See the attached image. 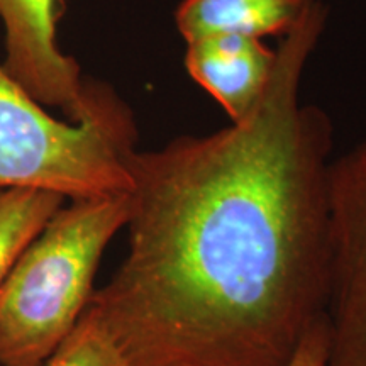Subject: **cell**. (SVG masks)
Instances as JSON below:
<instances>
[{"label": "cell", "mask_w": 366, "mask_h": 366, "mask_svg": "<svg viewBox=\"0 0 366 366\" xmlns=\"http://www.w3.org/2000/svg\"><path fill=\"white\" fill-rule=\"evenodd\" d=\"M137 143L131 109L97 86L80 122L59 121L0 66V189H38L68 200L131 192L126 159Z\"/></svg>", "instance_id": "3"}, {"label": "cell", "mask_w": 366, "mask_h": 366, "mask_svg": "<svg viewBox=\"0 0 366 366\" xmlns=\"http://www.w3.org/2000/svg\"><path fill=\"white\" fill-rule=\"evenodd\" d=\"M277 49L248 36L219 34L189 43V75L222 105L231 122L246 119L262 100L272 76Z\"/></svg>", "instance_id": "6"}, {"label": "cell", "mask_w": 366, "mask_h": 366, "mask_svg": "<svg viewBox=\"0 0 366 366\" xmlns=\"http://www.w3.org/2000/svg\"><path fill=\"white\" fill-rule=\"evenodd\" d=\"M326 366H366V139L332 158Z\"/></svg>", "instance_id": "4"}, {"label": "cell", "mask_w": 366, "mask_h": 366, "mask_svg": "<svg viewBox=\"0 0 366 366\" xmlns=\"http://www.w3.org/2000/svg\"><path fill=\"white\" fill-rule=\"evenodd\" d=\"M0 283V366H43L94 295L99 264L129 219V194L70 200Z\"/></svg>", "instance_id": "2"}, {"label": "cell", "mask_w": 366, "mask_h": 366, "mask_svg": "<svg viewBox=\"0 0 366 366\" xmlns=\"http://www.w3.org/2000/svg\"><path fill=\"white\" fill-rule=\"evenodd\" d=\"M309 0L248 117L134 149L129 249L89 304L131 366H285L326 315L331 117L300 102Z\"/></svg>", "instance_id": "1"}, {"label": "cell", "mask_w": 366, "mask_h": 366, "mask_svg": "<svg viewBox=\"0 0 366 366\" xmlns=\"http://www.w3.org/2000/svg\"><path fill=\"white\" fill-rule=\"evenodd\" d=\"M65 200L48 190L0 189V283Z\"/></svg>", "instance_id": "8"}, {"label": "cell", "mask_w": 366, "mask_h": 366, "mask_svg": "<svg viewBox=\"0 0 366 366\" xmlns=\"http://www.w3.org/2000/svg\"><path fill=\"white\" fill-rule=\"evenodd\" d=\"M43 366H131L92 305Z\"/></svg>", "instance_id": "9"}, {"label": "cell", "mask_w": 366, "mask_h": 366, "mask_svg": "<svg viewBox=\"0 0 366 366\" xmlns=\"http://www.w3.org/2000/svg\"><path fill=\"white\" fill-rule=\"evenodd\" d=\"M329 353L327 319L324 315L302 337L294 356L285 366H326Z\"/></svg>", "instance_id": "10"}, {"label": "cell", "mask_w": 366, "mask_h": 366, "mask_svg": "<svg viewBox=\"0 0 366 366\" xmlns=\"http://www.w3.org/2000/svg\"><path fill=\"white\" fill-rule=\"evenodd\" d=\"M63 0H0L6 26L2 68L44 107L59 109L80 122L94 105L99 81H85L75 58L58 46Z\"/></svg>", "instance_id": "5"}, {"label": "cell", "mask_w": 366, "mask_h": 366, "mask_svg": "<svg viewBox=\"0 0 366 366\" xmlns=\"http://www.w3.org/2000/svg\"><path fill=\"white\" fill-rule=\"evenodd\" d=\"M309 0H183L175 21L192 41L219 34L285 36L299 22Z\"/></svg>", "instance_id": "7"}]
</instances>
